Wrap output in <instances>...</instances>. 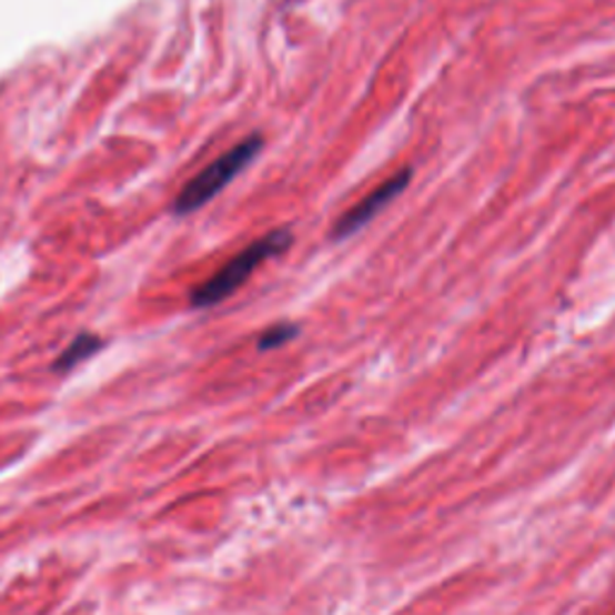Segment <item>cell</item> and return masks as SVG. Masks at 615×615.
Wrapping results in <instances>:
<instances>
[{
    "instance_id": "1",
    "label": "cell",
    "mask_w": 615,
    "mask_h": 615,
    "mask_svg": "<svg viewBox=\"0 0 615 615\" xmlns=\"http://www.w3.org/2000/svg\"><path fill=\"white\" fill-rule=\"evenodd\" d=\"M291 243H294V236H291L289 229L270 231L268 236L258 239L255 243L248 245L245 251L233 255L222 270L210 276L208 282H202L200 286L190 291V303L195 308H210L226 301L231 294H236L248 280H251V274L262 265V262L274 255H282Z\"/></svg>"
},
{
    "instance_id": "3",
    "label": "cell",
    "mask_w": 615,
    "mask_h": 615,
    "mask_svg": "<svg viewBox=\"0 0 615 615\" xmlns=\"http://www.w3.org/2000/svg\"><path fill=\"white\" fill-rule=\"evenodd\" d=\"M409 181H412V169H402L400 173L390 175V179L385 183H380L373 193L365 195L361 202L354 204V208L336 219L330 236L346 239V236H351V233H356L361 226L369 224L377 212H383L394 198H400L404 193V188L409 185Z\"/></svg>"
},
{
    "instance_id": "2",
    "label": "cell",
    "mask_w": 615,
    "mask_h": 615,
    "mask_svg": "<svg viewBox=\"0 0 615 615\" xmlns=\"http://www.w3.org/2000/svg\"><path fill=\"white\" fill-rule=\"evenodd\" d=\"M262 144H265L262 135H251L241 140L226 154L214 159L208 169H202L195 179H190L181 193L175 195L173 212L190 214L212 202L262 152Z\"/></svg>"
},
{
    "instance_id": "5",
    "label": "cell",
    "mask_w": 615,
    "mask_h": 615,
    "mask_svg": "<svg viewBox=\"0 0 615 615\" xmlns=\"http://www.w3.org/2000/svg\"><path fill=\"white\" fill-rule=\"evenodd\" d=\"M296 334H299L296 325H289V322H282V325H274V327H270V330H265V332L260 334L258 349L260 351H270V349H276V346H284L286 342L294 340Z\"/></svg>"
},
{
    "instance_id": "4",
    "label": "cell",
    "mask_w": 615,
    "mask_h": 615,
    "mask_svg": "<svg viewBox=\"0 0 615 615\" xmlns=\"http://www.w3.org/2000/svg\"><path fill=\"white\" fill-rule=\"evenodd\" d=\"M99 349H101V340H99L97 334H80V336H75V340L70 342V346L63 351V354L58 356V361H56L53 369H56V371H61V373H65V371H70V369H75L78 363H82V361H87L90 356H94Z\"/></svg>"
}]
</instances>
